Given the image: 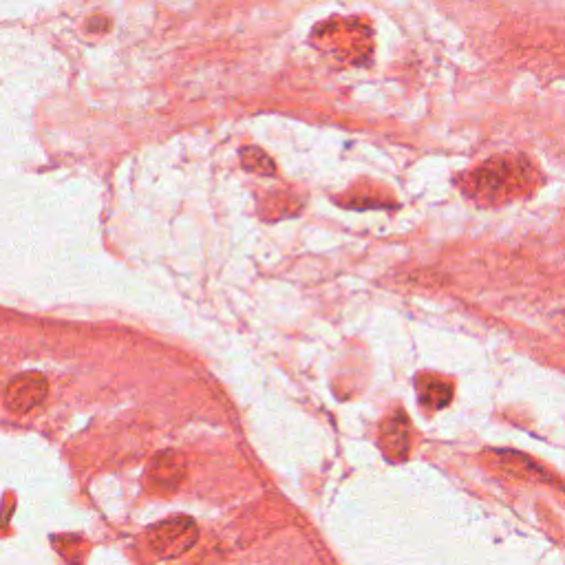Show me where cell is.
I'll return each mask as SVG.
<instances>
[{
  "mask_svg": "<svg viewBox=\"0 0 565 565\" xmlns=\"http://www.w3.org/2000/svg\"><path fill=\"white\" fill-rule=\"evenodd\" d=\"M418 393H420V402L429 411H440L444 407H449L453 400V387L446 380L435 376H422L418 380Z\"/></svg>",
  "mask_w": 565,
  "mask_h": 565,
  "instance_id": "cell-8",
  "label": "cell"
},
{
  "mask_svg": "<svg viewBox=\"0 0 565 565\" xmlns=\"http://www.w3.org/2000/svg\"><path fill=\"white\" fill-rule=\"evenodd\" d=\"M146 539L157 557L175 559L195 546L199 528L190 517H170L148 528Z\"/></svg>",
  "mask_w": 565,
  "mask_h": 565,
  "instance_id": "cell-3",
  "label": "cell"
},
{
  "mask_svg": "<svg viewBox=\"0 0 565 565\" xmlns=\"http://www.w3.org/2000/svg\"><path fill=\"white\" fill-rule=\"evenodd\" d=\"M186 460L177 451H159L148 464V484L157 493H175L186 479Z\"/></svg>",
  "mask_w": 565,
  "mask_h": 565,
  "instance_id": "cell-5",
  "label": "cell"
},
{
  "mask_svg": "<svg viewBox=\"0 0 565 565\" xmlns=\"http://www.w3.org/2000/svg\"><path fill=\"white\" fill-rule=\"evenodd\" d=\"M47 393H49V382L40 371H23L9 380V385L5 387L3 402L12 413L25 415L40 407V404L45 402Z\"/></svg>",
  "mask_w": 565,
  "mask_h": 565,
  "instance_id": "cell-4",
  "label": "cell"
},
{
  "mask_svg": "<svg viewBox=\"0 0 565 565\" xmlns=\"http://www.w3.org/2000/svg\"><path fill=\"white\" fill-rule=\"evenodd\" d=\"M380 451L389 462H404L411 451V424L402 409L393 411L380 426Z\"/></svg>",
  "mask_w": 565,
  "mask_h": 565,
  "instance_id": "cell-6",
  "label": "cell"
},
{
  "mask_svg": "<svg viewBox=\"0 0 565 565\" xmlns=\"http://www.w3.org/2000/svg\"><path fill=\"white\" fill-rule=\"evenodd\" d=\"M89 29H91V31H104V29H109V20H102V23H89Z\"/></svg>",
  "mask_w": 565,
  "mask_h": 565,
  "instance_id": "cell-10",
  "label": "cell"
},
{
  "mask_svg": "<svg viewBox=\"0 0 565 565\" xmlns=\"http://www.w3.org/2000/svg\"><path fill=\"white\" fill-rule=\"evenodd\" d=\"M312 42L327 51L329 56L343 60L345 65L362 67L369 65L373 53V31L358 18H334L318 25L312 34Z\"/></svg>",
  "mask_w": 565,
  "mask_h": 565,
  "instance_id": "cell-2",
  "label": "cell"
},
{
  "mask_svg": "<svg viewBox=\"0 0 565 565\" xmlns=\"http://www.w3.org/2000/svg\"><path fill=\"white\" fill-rule=\"evenodd\" d=\"M539 173L524 155H495L457 181L479 206L508 204L537 186Z\"/></svg>",
  "mask_w": 565,
  "mask_h": 565,
  "instance_id": "cell-1",
  "label": "cell"
},
{
  "mask_svg": "<svg viewBox=\"0 0 565 565\" xmlns=\"http://www.w3.org/2000/svg\"><path fill=\"white\" fill-rule=\"evenodd\" d=\"M493 457L501 471H506L508 475L526 479V482H548V484L554 482L552 475H548L535 460H530V457L524 453L495 451Z\"/></svg>",
  "mask_w": 565,
  "mask_h": 565,
  "instance_id": "cell-7",
  "label": "cell"
},
{
  "mask_svg": "<svg viewBox=\"0 0 565 565\" xmlns=\"http://www.w3.org/2000/svg\"><path fill=\"white\" fill-rule=\"evenodd\" d=\"M241 166L259 177H274L276 175V164L270 159V155L261 151L259 146H245L241 148Z\"/></svg>",
  "mask_w": 565,
  "mask_h": 565,
  "instance_id": "cell-9",
  "label": "cell"
}]
</instances>
